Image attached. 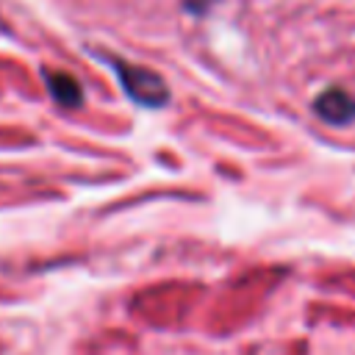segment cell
I'll list each match as a JSON object with an SVG mask.
<instances>
[{"label":"cell","mask_w":355,"mask_h":355,"mask_svg":"<svg viewBox=\"0 0 355 355\" xmlns=\"http://www.w3.org/2000/svg\"><path fill=\"white\" fill-rule=\"evenodd\" d=\"M114 69L119 75V83L125 89V94L147 108H161L169 103V89L164 83V78L147 67H136L128 61H114Z\"/></svg>","instance_id":"6da1fadb"},{"label":"cell","mask_w":355,"mask_h":355,"mask_svg":"<svg viewBox=\"0 0 355 355\" xmlns=\"http://www.w3.org/2000/svg\"><path fill=\"white\" fill-rule=\"evenodd\" d=\"M313 111L319 119H324L327 125H347L355 116V103L344 89H324L316 100H313Z\"/></svg>","instance_id":"7a4b0ae2"},{"label":"cell","mask_w":355,"mask_h":355,"mask_svg":"<svg viewBox=\"0 0 355 355\" xmlns=\"http://www.w3.org/2000/svg\"><path fill=\"white\" fill-rule=\"evenodd\" d=\"M44 83H47L50 97H53L61 108H78V105L83 103V89H80V83H78L72 75L44 69Z\"/></svg>","instance_id":"3957f363"}]
</instances>
